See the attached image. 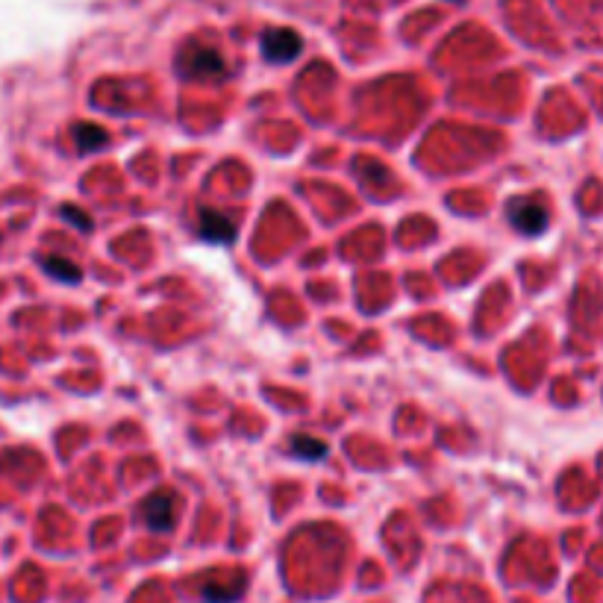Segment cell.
<instances>
[{
	"label": "cell",
	"mask_w": 603,
	"mask_h": 603,
	"mask_svg": "<svg viewBox=\"0 0 603 603\" xmlns=\"http://www.w3.org/2000/svg\"><path fill=\"white\" fill-rule=\"evenodd\" d=\"M509 224L521 236H539L548 227V209L530 198H515L509 201Z\"/></svg>",
	"instance_id": "277c9868"
},
{
	"label": "cell",
	"mask_w": 603,
	"mask_h": 603,
	"mask_svg": "<svg viewBox=\"0 0 603 603\" xmlns=\"http://www.w3.org/2000/svg\"><path fill=\"white\" fill-rule=\"evenodd\" d=\"M198 230H201V239L212 242V245L236 242V224L227 215H221V212H215L209 206H203L198 212Z\"/></svg>",
	"instance_id": "5b68a950"
},
{
	"label": "cell",
	"mask_w": 603,
	"mask_h": 603,
	"mask_svg": "<svg viewBox=\"0 0 603 603\" xmlns=\"http://www.w3.org/2000/svg\"><path fill=\"white\" fill-rule=\"evenodd\" d=\"M177 68L183 77L189 80H218L227 74V62L224 56L215 51L212 45H198V42H189L180 56H177Z\"/></svg>",
	"instance_id": "6da1fadb"
},
{
	"label": "cell",
	"mask_w": 603,
	"mask_h": 603,
	"mask_svg": "<svg viewBox=\"0 0 603 603\" xmlns=\"http://www.w3.org/2000/svg\"><path fill=\"white\" fill-rule=\"evenodd\" d=\"M42 268H45L48 277L59 280V283H71V286H77V283L83 280V268H80L77 262L65 259V256H45V259H42Z\"/></svg>",
	"instance_id": "52a82bcc"
},
{
	"label": "cell",
	"mask_w": 603,
	"mask_h": 603,
	"mask_svg": "<svg viewBox=\"0 0 603 603\" xmlns=\"http://www.w3.org/2000/svg\"><path fill=\"white\" fill-rule=\"evenodd\" d=\"M71 133H74V145H77L83 153L103 151V148L109 145V133H106L103 127H98V124H89V121L77 124Z\"/></svg>",
	"instance_id": "ba28073f"
},
{
	"label": "cell",
	"mask_w": 603,
	"mask_h": 603,
	"mask_svg": "<svg viewBox=\"0 0 603 603\" xmlns=\"http://www.w3.org/2000/svg\"><path fill=\"white\" fill-rule=\"evenodd\" d=\"M242 595H245V574H236L233 580H209L201 592L206 603H236Z\"/></svg>",
	"instance_id": "8992f818"
},
{
	"label": "cell",
	"mask_w": 603,
	"mask_h": 603,
	"mask_svg": "<svg viewBox=\"0 0 603 603\" xmlns=\"http://www.w3.org/2000/svg\"><path fill=\"white\" fill-rule=\"evenodd\" d=\"M142 518L153 533H171L177 524V495L171 489H156L142 501Z\"/></svg>",
	"instance_id": "7a4b0ae2"
},
{
	"label": "cell",
	"mask_w": 603,
	"mask_h": 603,
	"mask_svg": "<svg viewBox=\"0 0 603 603\" xmlns=\"http://www.w3.org/2000/svg\"><path fill=\"white\" fill-rule=\"evenodd\" d=\"M292 451L303 459H309V462H315V459L327 456V445L321 439H312V436H292Z\"/></svg>",
	"instance_id": "9c48e42d"
},
{
	"label": "cell",
	"mask_w": 603,
	"mask_h": 603,
	"mask_svg": "<svg viewBox=\"0 0 603 603\" xmlns=\"http://www.w3.org/2000/svg\"><path fill=\"white\" fill-rule=\"evenodd\" d=\"M59 215L65 218V221H71L80 233H89L92 227H95V221H92V215L89 212H80L77 206H71V203H65L62 209H59Z\"/></svg>",
	"instance_id": "30bf717a"
},
{
	"label": "cell",
	"mask_w": 603,
	"mask_h": 603,
	"mask_svg": "<svg viewBox=\"0 0 603 603\" xmlns=\"http://www.w3.org/2000/svg\"><path fill=\"white\" fill-rule=\"evenodd\" d=\"M262 56L268 62H277V65H286L292 59H298V53L303 51L301 36L289 27H271L262 33Z\"/></svg>",
	"instance_id": "3957f363"
}]
</instances>
